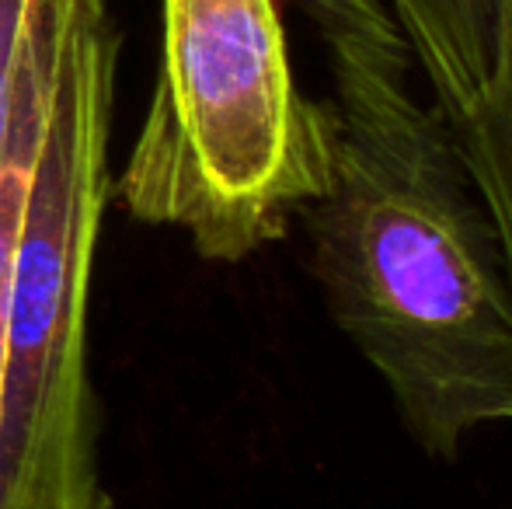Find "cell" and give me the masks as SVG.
Segmentation results:
<instances>
[{
    "mask_svg": "<svg viewBox=\"0 0 512 509\" xmlns=\"http://www.w3.org/2000/svg\"><path fill=\"white\" fill-rule=\"evenodd\" d=\"M331 77V182L304 210L331 321L411 440L457 461L512 426V283L453 119L387 0H300Z\"/></svg>",
    "mask_w": 512,
    "mask_h": 509,
    "instance_id": "1",
    "label": "cell"
},
{
    "mask_svg": "<svg viewBox=\"0 0 512 509\" xmlns=\"http://www.w3.org/2000/svg\"><path fill=\"white\" fill-rule=\"evenodd\" d=\"M331 119L290 67L276 0H161V70L115 182L140 224L213 262L279 241L328 192Z\"/></svg>",
    "mask_w": 512,
    "mask_h": 509,
    "instance_id": "2",
    "label": "cell"
},
{
    "mask_svg": "<svg viewBox=\"0 0 512 509\" xmlns=\"http://www.w3.org/2000/svg\"><path fill=\"white\" fill-rule=\"evenodd\" d=\"M119 32L108 7L63 56L28 182L4 314L0 509H108L98 475V405L88 304L108 199V133Z\"/></svg>",
    "mask_w": 512,
    "mask_h": 509,
    "instance_id": "3",
    "label": "cell"
},
{
    "mask_svg": "<svg viewBox=\"0 0 512 509\" xmlns=\"http://www.w3.org/2000/svg\"><path fill=\"white\" fill-rule=\"evenodd\" d=\"M429 95L457 123L495 70L509 0H387Z\"/></svg>",
    "mask_w": 512,
    "mask_h": 509,
    "instance_id": "4",
    "label": "cell"
},
{
    "mask_svg": "<svg viewBox=\"0 0 512 509\" xmlns=\"http://www.w3.org/2000/svg\"><path fill=\"white\" fill-rule=\"evenodd\" d=\"M108 0H0V157L21 119L49 102L74 32Z\"/></svg>",
    "mask_w": 512,
    "mask_h": 509,
    "instance_id": "5",
    "label": "cell"
},
{
    "mask_svg": "<svg viewBox=\"0 0 512 509\" xmlns=\"http://www.w3.org/2000/svg\"><path fill=\"white\" fill-rule=\"evenodd\" d=\"M460 150L481 192L512 283V0L502 14L499 53L485 91L464 119H457Z\"/></svg>",
    "mask_w": 512,
    "mask_h": 509,
    "instance_id": "6",
    "label": "cell"
},
{
    "mask_svg": "<svg viewBox=\"0 0 512 509\" xmlns=\"http://www.w3.org/2000/svg\"><path fill=\"white\" fill-rule=\"evenodd\" d=\"M53 95H56V91H53ZM49 109H53V98H49V102H42V105H35V109L21 119L11 147H7L4 157H0V377H4L7 290H11L14 252H18L21 220H25L28 182H32L35 157H39L42 133H46V123H49Z\"/></svg>",
    "mask_w": 512,
    "mask_h": 509,
    "instance_id": "7",
    "label": "cell"
}]
</instances>
